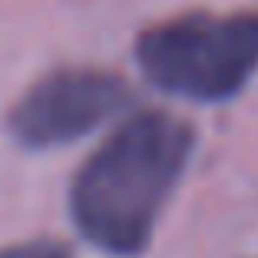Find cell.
<instances>
[{
    "label": "cell",
    "mask_w": 258,
    "mask_h": 258,
    "mask_svg": "<svg viewBox=\"0 0 258 258\" xmlns=\"http://www.w3.org/2000/svg\"><path fill=\"white\" fill-rule=\"evenodd\" d=\"M192 149L196 133L179 116L166 109L126 116L73 175L70 219L76 232L103 255H143Z\"/></svg>",
    "instance_id": "1"
},
{
    "label": "cell",
    "mask_w": 258,
    "mask_h": 258,
    "mask_svg": "<svg viewBox=\"0 0 258 258\" xmlns=\"http://www.w3.org/2000/svg\"><path fill=\"white\" fill-rule=\"evenodd\" d=\"M136 67L156 90L225 103L258 73V10H192L136 37Z\"/></svg>",
    "instance_id": "2"
},
{
    "label": "cell",
    "mask_w": 258,
    "mask_h": 258,
    "mask_svg": "<svg viewBox=\"0 0 258 258\" xmlns=\"http://www.w3.org/2000/svg\"><path fill=\"white\" fill-rule=\"evenodd\" d=\"M122 76L96 67H63L40 76L7 113V133L33 152L60 149L96 133L129 103Z\"/></svg>",
    "instance_id": "3"
},
{
    "label": "cell",
    "mask_w": 258,
    "mask_h": 258,
    "mask_svg": "<svg viewBox=\"0 0 258 258\" xmlns=\"http://www.w3.org/2000/svg\"><path fill=\"white\" fill-rule=\"evenodd\" d=\"M0 258H73V251L56 238H27L0 248Z\"/></svg>",
    "instance_id": "4"
}]
</instances>
